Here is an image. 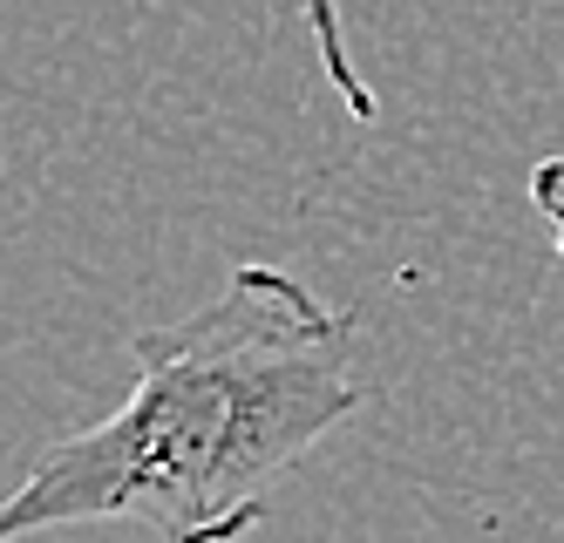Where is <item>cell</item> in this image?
Wrapping results in <instances>:
<instances>
[{
	"label": "cell",
	"instance_id": "3",
	"mask_svg": "<svg viewBox=\"0 0 564 543\" xmlns=\"http://www.w3.org/2000/svg\"><path fill=\"white\" fill-rule=\"evenodd\" d=\"M531 204H538V218H544L557 259H564V156H544L531 171Z\"/></svg>",
	"mask_w": 564,
	"mask_h": 543
},
{
	"label": "cell",
	"instance_id": "2",
	"mask_svg": "<svg viewBox=\"0 0 564 543\" xmlns=\"http://www.w3.org/2000/svg\"><path fill=\"white\" fill-rule=\"evenodd\" d=\"M306 28H313V41H319V68H327L340 109H347L354 122H375V116H381V102H375V89H368V75H360V68H354V55H347L340 0H306Z\"/></svg>",
	"mask_w": 564,
	"mask_h": 543
},
{
	"label": "cell",
	"instance_id": "1",
	"mask_svg": "<svg viewBox=\"0 0 564 543\" xmlns=\"http://www.w3.org/2000/svg\"><path fill=\"white\" fill-rule=\"evenodd\" d=\"M354 347V313L279 265H238L218 300L137 333L130 401L34 455L0 496V543L102 517H130L164 543L252 536L272 482L368 401Z\"/></svg>",
	"mask_w": 564,
	"mask_h": 543
}]
</instances>
